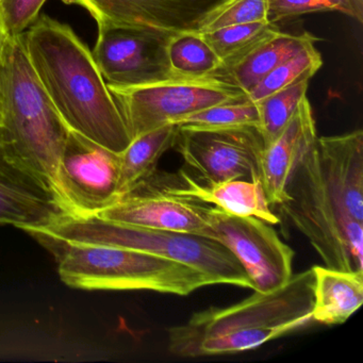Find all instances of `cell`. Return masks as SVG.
I'll return each instance as SVG.
<instances>
[{
  "instance_id": "6da1fadb",
  "label": "cell",
  "mask_w": 363,
  "mask_h": 363,
  "mask_svg": "<svg viewBox=\"0 0 363 363\" xmlns=\"http://www.w3.org/2000/svg\"><path fill=\"white\" fill-rule=\"evenodd\" d=\"M22 40L38 79L69 130L124 152L133 138L92 52L75 31L41 16Z\"/></svg>"
},
{
  "instance_id": "7a4b0ae2",
  "label": "cell",
  "mask_w": 363,
  "mask_h": 363,
  "mask_svg": "<svg viewBox=\"0 0 363 363\" xmlns=\"http://www.w3.org/2000/svg\"><path fill=\"white\" fill-rule=\"evenodd\" d=\"M313 289L311 267L271 292L254 291L235 305L196 312L167 330L169 352L184 358L233 354L303 328L313 323Z\"/></svg>"
},
{
  "instance_id": "3957f363",
  "label": "cell",
  "mask_w": 363,
  "mask_h": 363,
  "mask_svg": "<svg viewBox=\"0 0 363 363\" xmlns=\"http://www.w3.org/2000/svg\"><path fill=\"white\" fill-rule=\"evenodd\" d=\"M0 158L58 201L57 169L69 128L38 79L22 35L8 37L0 58Z\"/></svg>"
},
{
  "instance_id": "277c9868",
  "label": "cell",
  "mask_w": 363,
  "mask_h": 363,
  "mask_svg": "<svg viewBox=\"0 0 363 363\" xmlns=\"http://www.w3.org/2000/svg\"><path fill=\"white\" fill-rule=\"evenodd\" d=\"M54 256L61 280L82 290H146L186 296L213 284L206 274L156 255L59 239L25 229Z\"/></svg>"
},
{
  "instance_id": "5b68a950",
  "label": "cell",
  "mask_w": 363,
  "mask_h": 363,
  "mask_svg": "<svg viewBox=\"0 0 363 363\" xmlns=\"http://www.w3.org/2000/svg\"><path fill=\"white\" fill-rule=\"evenodd\" d=\"M286 194L278 207L309 240L325 267L363 273V223L350 214L343 186L316 140L295 169Z\"/></svg>"
},
{
  "instance_id": "8992f818",
  "label": "cell",
  "mask_w": 363,
  "mask_h": 363,
  "mask_svg": "<svg viewBox=\"0 0 363 363\" xmlns=\"http://www.w3.org/2000/svg\"><path fill=\"white\" fill-rule=\"evenodd\" d=\"M37 230L67 241L103 244L156 255L206 274L213 284H233L254 290L252 280L239 260L228 248L211 238L69 214Z\"/></svg>"
},
{
  "instance_id": "52a82bcc",
  "label": "cell",
  "mask_w": 363,
  "mask_h": 363,
  "mask_svg": "<svg viewBox=\"0 0 363 363\" xmlns=\"http://www.w3.org/2000/svg\"><path fill=\"white\" fill-rule=\"evenodd\" d=\"M108 88L133 140L213 106L247 99L222 69L203 77L174 76L144 86Z\"/></svg>"
},
{
  "instance_id": "ba28073f",
  "label": "cell",
  "mask_w": 363,
  "mask_h": 363,
  "mask_svg": "<svg viewBox=\"0 0 363 363\" xmlns=\"http://www.w3.org/2000/svg\"><path fill=\"white\" fill-rule=\"evenodd\" d=\"M121 152L69 130L57 169V199L67 214L89 218L118 201Z\"/></svg>"
},
{
  "instance_id": "9c48e42d",
  "label": "cell",
  "mask_w": 363,
  "mask_h": 363,
  "mask_svg": "<svg viewBox=\"0 0 363 363\" xmlns=\"http://www.w3.org/2000/svg\"><path fill=\"white\" fill-rule=\"evenodd\" d=\"M173 33L116 25H99L95 62L111 88L144 86L174 77L167 58Z\"/></svg>"
},
{
  "instance_id": "30bf717a",
  "label": "cell",
  "mask_w": 363,
  "mask_h": 363,
  "mask_svg": "<svg viewBox=\"0 0 363 363\" xmlns=\"http://www.w3.org/2000/svg\"><path fill=\"white\" fill-rule=\"evenodd\" d=\"M174 147L199 176L197 182L218 184L259 179L264 142L258 127L190 129L178 127Z\"/></svg>"
},
{
  "instance_id": "8fae6325",
  "label": "cell",
  "mask_w": 363,
  "mask_h": 363,
  "mask_svg": "<svg viewBox=\"0 0 363 363\" xmlns=\"http://www.w3.org/2000/svg\"><path fill=\"white\" fill-rule=\"evenodd\" d=\"M213 239L239 260L257 292L281 288L293 275L294 252L281 241L275 229L252 216H231L210 206Z\"/></svg>"
},
{
  "instance_id": "7c38bea8",
  "label": "cell",
  "mask_w": 363,
  "mask_h": 363,
  "mask_svg": "<svg viewBox=\"0 0 363 363\" xmlns=\"http://www.w3.org/2000/svg\"><path fill=\"white\" fill-rule=\"evenodd\" d=\"M209 208L208 203L167 190L164 175L156 171L95 216L121 224L194 233L213 239Z\"/></svg>"
},
{
  "instance_id": "4fadbf2b",
  "label": "cell",
  "mask_w": 363,
  "mask_h": 363,
  "mask_svg": "<svg viewBox=\"0 0 363 363\" xmlns=\"http://www.w3.org/2000/svg\"><path fill=\"white\" fill-rule=\"evenodd\" d=\"M80 6L97 25L156 29L167 33L199 31L208 13L224 0H65Z\"/></svg>"
},
{
  "instance_id": "5bb4252c",
  "label": "cell",
  "mask_w": 363,
  "mask_h": 363,
  "mask_svg": "<svg viewBox=\"0 0 363 363\" xmlns=\"http://www.w3.org/2000/svg\"><path fill=\"white\" fill-rule=\"evenodd\" d=\"M316 138L311 105L305 97L284 130L265 146L261 155L259 179L269 205L278 206L286 201L289 182Z\"/></svg>"
},
{
  "instance_id": "9a60e30c",
  "label": "cell",
  "mask_w": 363,
  "mask_h": 363,
  "mask_svg": "<svg viewBox=\"0 0 363 363\" xmlns=\"http://www.w3.org/2000/svg\"><path fill=\"white\" fill-rule=\"evenodd\" d=\"M67 212L56 197L27 174L0 158V224L42 229Z\"/></svg>"
},
{
  "instance_id": "2e32d148",
  "label": "cell",
  "mask_w": 363,
  "mask_h": 363,
  "mask_svg": "<svg viewBox=\"0 0 363 363\" xmlns=\"http://www.w3.org/2000/svg\"><path fill=\"white\" fill-rule=\"evenodd\" d=\"M164 186L175 194L213 205L231 216H252L276 225L280 218L272 211L260 180L233 179L203 184L184 171L164 174Z\"/></svg>"
},
{
  "instance_id": "e0dca14e",
  "label": "cell",
  "mask_w": 363,
  "mask_h": 363,
  "mask_svg": "<svg viewBox=\"0 0 363 363\" xmlns=\"http://www.w3.org/2000/svg\"><path fill=\"white\" fill-rule=\"evenodd\" d=\"M313 322L343 324L363 303V273L315 265Z\"/></svg>"
},
{
  "instance_id": "ac0fdd59",
  "label": "cell",
  "mask_w": 363,
  "mask_h": 363,
  "mask_svg": "<svg viewBox=\"0 0 363 363\" xmlns=\"http://www.w3.org/2000/svg\"><path fill=\"white\" fill-rule=\"evenodd\" d=\"M318 41V38L309 33L298 35L280 33L259 46L235 67L222 69V72L247 94L278 65Z\"/></svg>"
},
{
  "instance_id": "d6986e66",
  "label": "cell",
  "mask_w": 363,
  "mask_h": 363,
  "mask_svg": "<svg viewBox=\"0 0 363 363\" xmlns=\"http://www.w3.org/2000/svg\"><path fill=\"white\" fill-rule=\"evenodd\" d=\"M177 135V125H163L135 138L121 152V196L157 171L159 160L175 146Z\"/></svg>"
},
{
  "instance_id": "ffe728a7",
  "label": "cell",
  "mask_w": 363,
  "mask_h": 363,
  "mask_svg": "<svg viewBox=\"0 0 363 363\" xmlns=\"http://www.w3.org/2000/svg\"><path fill=\"white\" fill-rule=\"evenodd\" d=\"M279 33L277 24L256 22L225 27L203 37L222 61V69H228Z\"/></svg>"
},
{
  "instance_id": "44dd1931",
  "label": "cell",
  "mask_w": 363,
  "mask_h": 363,
  "mask_svg": "<svg viewBox=\"0 0 363 363\" xmlns=\"http://www.w3.org/2000/svg\"><path fill=\"white\" fill-rule=\"evenodd\" d=\"M167 58L175 76L203 77L223 69L218 55L196 31L173 33L167 43Z\"/></svg>"
},
{
  "instance_id": "7402d4cb",
  "label": "cell",
  "mask_w": 363,
  "mask_h": 363,
  "mask_svg": "<svg viewBox=\"0 0 363 363\" xmlns=\"http://www.w3.org/2000/svg\"><path fill=\"white\" fill-rule=\"evenodd\" d=\"M322 67V56L315 45L313 44L308 46L267 74L246 94L247 99L254 103H259L265 97L289 88L301 80L311 79Z\"/></svg>"
},
{
  "instance_id": "603a6c76",
  "label": "cell",
  "mask_w": 363,
  "mask_h": 363,
  "mask_svg": "<svg viewBox=\"0 0 363 363\" xmlns=\"http://www.w3.org/2000/svg\"><path fill=\"white\" fill-rule=\"evenodd\" d=\"M309 82V79L301 80L257 103L259 130L262 135L264 147L279 137L296 112L299 104L307 97Z\"/></svg>"
},
{
  "instance_id": "cb8c5ba5",
  "label": "cell",
  "mask_w": 363,
  "mask_h": 363,
  "mask_svg": "<svg viewBox=\"0 0 363 363\" xmlns=\"http://www.w3.org/2000/svg\"><path fill=\"white\" fill-rule=\"evenodd\" d=\"M179 128L222 129L255 126L259 128L258 105L248 99L213 106L177 123Z\"/></svg>"
},
{
  "instance_id": "d4e9b609",
  "label": "cell",
  "mask_w": 363,
  "mask_h": 363,
  "mask_svg": "<svg viewBox=\"0 0 363 363\" xmlns=\"http://www.w3.org/2000/svg\"><path fill=\"white\" fill-rule=\"evenodd\" d=\"M316 12H340L363 22V0H267V21H281Z\"/></svg>"
},
{
  "instance_id": "484cf974",
  "label": "cell",
  "mask_w": 363,
  "mask_h": 363,
  "mask_svg": "<svg viewBox=\"0 0 363 363\" xmlns=\"http://www.w3.org/2000/svg\"><path fill=\"white\" fill-rule=\"evenodd\" d=\"M269 22L267 0H224L206 16L197 33H208L225 27Z\"/></svg>"
},
{
  "instance_id": "4316f807",
  "label": "cell",
  "mask_w": 363,
  "mask_h": 363,
  "mask_svg": "<svg viewBox=\"0 0 363 363\" xmlns=\"http://www.w3.org/2000/svg\"><path fill=\"white\" fill-rule=\"evenodd\" d=\"M46 0H0L6 33L9 38L24 33L39 16Z\"/></svg>"
},
{
  "instance_id": "83f0119b",
  "label": "cell",
  "mask_w": 363,
  "mask_h": 363,
  "mask_svg": "<svg viewBox=\"0 0 363 363\" xmlns=\"http://www.w3.org/2000/svg\"><path fill=\"white\" fill-rule=\"evenodd\" d=\"M8 35L6 33L5 24H4L3 16L0 13V58L3 55L4 48H5L6 41H7Z\"/></svg>"
},
{
  "instance_id": "f1b7e54d",
  "label": "cell",
  "mask_w": 363,
  "mask_h": 363,
  "mask_svg": "<svg viewBox=\"0 0 363 363\" xmlns=\"http://www.w3.org/2000/svg\"><path fill=\"white\" fill-rule=\"evenodd\" d=\"M0 122H1V104H0Z\"/></svg>"
}]
</instances>
